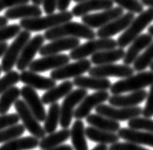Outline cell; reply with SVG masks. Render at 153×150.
I'll return each mask as SVG.
<instances>
[{
  "mask_svg": "<svg viewBox=\"0 0 153 150\" xmlns=\"http://www.w3.org/2000/svg\"><path fill=\"white\" fill-rule=\"evenodd\" d=\"M152 84L153 71H141L112 84L110 92L113 95H119L125 92L139 91Z\"/></svg>",
  "mask_w": 153,
  "mask_h": 150,
  "instance_id": "cell-3",
  "label": "cell"
},
{
  "mask_svg": "<svg viewBox=\"0 0 153 150\" xmlns=\"http://www.w3.org/2000/svg\"><path fill=\"white\" fill-rule=\"evenodd\" d=\"M7 24H8V19L5 16H0V28L7 26Z\"/></svg>",
  "mask_w": 153,
  "mask_h": 150,
  "instance_id": "cell-51",
  "label": "cell"
},
{
  "mask_svg": "<svg viewBox=\"0 0 153 150\" xmlns=\"http://www.w3.org/2000/svg\"><path fill=\"white\" fill-rule=\"evenodd\" d=\"M42 5L47 15L54 13L57 10V0H42Z\"/></svg>",
  "mask_w": 153,
  "mask_h": 150,
  "instance_id": "cell-45",
  "label": "cell"
},
{
  "mask_svg": "<svg viewBox=\"0 0 153 150\" xmlns=\"http://www.w3.org/2000/svg\"><path fill=\"white\" fill-rule=\"evenodd\" d=\"M1 72H2V67L0 65V74H1Z\"/></svg>",
  "mask_w": 153,
  "mask_h": 150,
  "instance_id": "cell-56",
  "label": "cell"
},
{
  "mask_svg": "<svg viewBox=\"0 0 153 150\" xmlns=\"http://www.w3.org/2000/svg\"><path fill=\"white\" fill-rule=\"evenodd\" d=\"M14 108L16 110V114L19 116V119L23 122V125L30 133L31 136L37 139H43L46 137L47 133L44 127L41 126L39 121L36 119L24 100L19 99L14 104Z\"/></svg>",
  "mask_w": 153,
  "mask_h": 150,
  "instance_id": "cell-7",
  "label": "cell"
},
{
  "mask_svg": "<svg viewBox=\"0 0 153 150\" xmlns=\"http://www.w3.org/2000/svg\"><path fill=\"white\" fill-rule=\"evenodd\" d=\"M8 44L6 42H3V43H0V58L3 57V55L5 54L7 49H8Z\"/></svg>",
  "mask_w": 153,
  "mask_h": 150,
  "instance_id": "cell-48",
  "label": "cell"
},
{
  "mask_svg": "<svg viewBox=\"0 0 153 150\" xmlns=\"http://www.w3.org/2000/svg\"><path fill=\"white\" fill-rule=\"evenodd\" d=\"M117 134L126 142L136 143L139 146L144 144V146L153 147V133L151 132L134 130L129 127H124L121 128Z\"/></svg>",
  "mask_w": 153,
  "mask_h": 150,
  "instance_id": "cell-24",
  "label": "cell"
},
{
  "mask_svg": "<svg viewBox=\"0 0 153 150\" xmlns=\"http://www.w3.org/2000/svg\"><path fill=\"white\" fill-rule=\"evenodd\" d=\"M143 115L146 118H150L153 116V84L150 85V89L147 93L146 103L145 108L143 109Z\"/></svg>",
  "mask_w": 153,
  "mask_h": 150,
  "instance_id": "cell-43",
  "label": "cell"
},
{
  "mask_svg": "<svg viewBox=\"0 0 153 150\" xmlns=\"http://www.w3.org/2000/svg\"><path fill=\"white\" fill-rule=\"evenodd\" d=\"M21 97L27 104L29 108L39 122H45L47 112L44 108V104L42 99L36 92V90L29 85H24L21 88Z\"/></svg>",
  "mask_w": 153,
  "mask_h": 150,
  "instance_id": "cell-16",
  "label": "cell"
},
{
  "mask_svg": "<svg viewBox=\"0 0 153 150\" xmlns=\"http://www.w3.org/2000/svg\"><path fill=\"white\" fill-rule=\"evenodd\" d=\"M134 68L128 65H117V64H108V65L96 66L88 71V74L92 77L108 78L118 77L128 78L134 74Z\"/></svg>",
  "mask_w": 153,
  "mask_h": 150,
  "instance_id": "cell-11",
  "label": "cell"
},
{
  "mask_svg": "<svg viewBox=\"0 0 153 150\" xmlns=\"http://www.w3.org/2000/svg\"><path fill=\"white\" fill-rule=\"evenodd\" d=\"M108 150H149L146 149L143 146H139V144L132 143L129 142H126V143H116L111 144Z\"/></svg>",
  "mask_w": 153,
  "mask_h": 150,
  "instance_id": "cell-42",
  "label": "cell"
},
{
  "mask_svg": "<svg viewBox=\"0 0 153 150\" xmlns=\"http://www.w3.org/2000/svg\"><path fill=\"white\" fill-rule=\"evenodd\" d=\"M25 129V126L19 124L5 128L0 131V143H5L20 138L24 134Z\"/></svg>",
  "mask_w": 153,
  "mask_h": 150,
  "instance_id": "cell-36",
  "label": "cell"
},
{
  "mask_svg": "<svg viewBox=\"0 0 153 150\" xmlns=\"http://www.w3.org/2000/svg\"><path fill=\"white\" fill-rule=\"evenodd\" d=\"M123 14H125L124 10L120 7H116L98 13L87 14L82 17V23L91 29H100L116 18L122 16Z\"/></svg>",
  "mask_w": 153,
  "mask_h": 150,
  "instance_id": "cell-13",
  "label": "cell"
},
{
  "mask_svg": "<svg viewBox=\"0 0 153 150\" xmlns=\"http://www.w3.org/2000/svg\"><path fill=\"white\" fill-rule=\"evenodd\" d=\"M87 123L95 128L105 131H109V132H118L121 129V125L118 122L113 121L109 118H107L105 116L99 115V114H89L87 118Z\"/></svg>",
  "mask_w": 153,
  "mask_h": 150,
  "instance_id": "cell-30",
  "label": "cell"
},
{
  "mask_svg": "<svg viewBox=\"0 0 153 150\" xmlns=\"http://www.w3.org/2000/svg\"><path fill=\"white\" fill-rule=\"evenodd\" d=\"M134 18V13H126L122 16L116 18L105 26L100 28L96 33V35L99 38H110L111 36L116 35L121 31H125Z\"/></svg>",
  "mask_w": 153,
  "mask_h": 150,
  "instance_id": "cell-17",
  "label": "cell"
},
{
  "mask_svg": "<svg viewBox=\"0 0 153 150\" xmlns=\"http://www.w3.org/2000/svg\"><path fill=\"white\" fill-rule=\"evenodd\" d=\"M112 0H86L80 3H77L73 7L71 13L75 17H83L88 14L91 12L95 10H105L113 8Z\"/></svg>",
  "mask_w": 153,
  "mask_h": 150,
  "instance_id": "cell-20",
  "label": "cell"
},
{
  "mask_svg": "<svg viewBox=\"0 0 153 150\" xmlns=\"http://www.w3.org/2000/svg\"><path fill=\"white\" fill-rule=\"evenodd\" d=\"M74 2L76 3H80V2H83V1H86V0H73Z\"/></svg>",
  "mask_w": 153,
  "mask_h": 150,
  "instance_id": "cell-54",
  "label": "cell"
},
{
  "mask_svg": "<svg viewBox=\"0 0 153 150\" xmlns=\"http://www.w3.org/2000/svg\"><path fill=\"white\" fill-rule=\"evenodd\" d=\"M74 17L71 12L65 10L58 13L48 14L47 16H40L36 18H28L21 19L19 25L21 28L28 31H41V30H49L53 29L57 26L70 22Z\"/></svg>",
  "mask_w": 153,
  "mask_h": 150,
  "instance_id": "cell-2",
  "label": "cell"
},
{
  "mask_svg": "<svg viewBox=\"0 0 153 150\" xmlns=\"http://www.w3.org/2000/svg\"><path fill=\"white\" fill-rule=\"evenodd\" d=\"M21 26L18 24H13V25H7L5 27L0 28V43L6 42L12 38L16 37L21 31Z\"/></svg>",
  "mask_w": 153,
  "mask_h": 150,
  "instance_id": "cell-40",
  "label": "cell"
},
{
  "mask_svg": "<svg viewBox=\"0 0 153 150\" xmlns=\"http://www.w3.org/2000/svg\"><path fill=\"white\" fill-rule=\"evenodd\" d=\"M21 96V88L17 87H13L7 91L0 95V115L8 114L7 112L19 100Z\"/></svg>",
  "mask_w": 153,
  "mask_h": 150,
  "instance_id": "cell-34",
  "label": "cell"
},
{
  "mask_svg": "<svg viewBox=\"0 0 153 150\" xmlns=\"http://www.w3.org/2000/svg\"><path fill=\"white\" fill-rule=\"evenodd\" d=\"M149 33L153 37V25L150 26V27H149Z\"/></svg>",
  "mask_w": 153,
  "mask_h": 150,
  "instance_id": "cell-53",
  "label": "cell"
},
{
  "mask_svg": "<svg viewBox=\"0 0 153 150\" xmlns=\"http://www.w3.org/2000/svg\"><path fill=\"white\" fill-rule=\"evenodd\" d=\"M30 40V33L28 30H22L21 33L15 37L2 57V71L9 72L13 69L14 66H16V63L21 55L23 49L26 44Z\"/></svg>",
  "mask_w": 153,
  "mask_h": 150,
  "instance_id": "cell-6",
  "label": "cell"
},
{
  "mask_svg": "<svg viewBox=\"0 0 153 150\" xmlns=\"http://www.w3.org/2000/svg\"><path fill=\"white\" fill-rule=\"evenodd\" d=\"M30 0H0V12L5 9H10L19 5L28 4Z\"/></svg>",
  "mask_w": 153,
  "mask_h": 150,
  "instance_id": "cell-44",
  "label": "cell"
},
{
  "mask_svg": "<svg viewBox=\"0 0 153 150\" xmlns=\"http://www.w3.org/2000/svg\"><path fill=\"white\" fill-rule=\"evenodd\" d=\"M126 51L124 50V49H121V48H116V49L113 50H102L91 55V62L96 66L108 65V64H113L115 62L123 60Z\"/></svg>",
  "mask_w": 153,
  "mask_h": 150,
  "instance_id": "cell-27",
  "label": "cell"
},
{
  "mask_svg": "<svg viewBox=\"0 0 153 150\" xmlns=\"http://www.w3.org/2000/svg\"><path fill=\"white\" fill-rule=\"evenodd\" d=\"M45 40L46 39L44 35L42 34H37L30 38V40L26 44L16 63V68L18 71H26V68L30 67V64L33 62V58L36 53L39 52L41 48L44 46Z\"/></svg>",
  "mask_w": 153,
  "mask_h": 150,
  "instance_id": "cell-12",
  "label": "cell"
},
{
  "mask_svg": "<svg viewBox=\"0 0 153 150\" xmlns=\"http://www.w3.org/2000/svg\"><path fill=\"white\" fill-rule=\"evenodd\" d=\"M109 97L110 96L108 91H96L91 95H88L78 105L73 117L76 120H82L84 118H87L91 114L93 108H96L98 105H102L104 102L108 100Z\"/></svg>",
  "mask_w": 153,
  "mask_h": 150,
  "instance_id": "cell-14",
  "label": "cell"
},
{
  "mask_svg": "<svg viewBox=\"0 0 153 150\" xmlns=\"http://www.w3.org/2000/svg\"><path fill=\"white\" fill-rule=\"evenodd\" d=\"M91 68V62L88 59H82L77 62L67 64L57 69H54L51 72V78L54 81L66 80L70 78H76L82 76V74L88 72Z\"/></svg>",
  "mask_w": 153,
  "mask_h": 150,
  "instance_id": "cell-10",
  "label": "cell"
},
{
  "mask_svg": "<svg viewBox=\"0 0 153 150\" xmlns=\"http://www.w3.org/2000/svg\"><path fill=\"white\" fill-rule=\"evenodd\" d=\"M20 82L38 90H50L56 87V81L51 77H45L30 71H24L20 74Z\"/></svg>",
  "mask_w": 153,
  "mask_h": 150,
  "instance_id": "cell-19",
  "label": "cell"
},
{
  "mask_svg": "<svg viewBox=\"0 0 153 150\" xmlns=\"http://www.w3.org/2000/svg\"><path fill=\"white\" fill-rule=\"evenodd\" d=\"M46 150H74V149H73V147H71L70 144H62V146H60L46 149Z\"/></svg>",
  "mask_w": 153,
  "mask_h": 150,
  "instance_id": "cell-47",
  "label": "cell"
},
{
  "mask_svg": "<svg viewBox=\"0 0 153 150\" xmlns=\"http://www.w3.org/2000/svg\"><path fill=\"white\" fill-rule=\"evenodd\" d=\"M147 92L145 89L131 92L128 95H112L108 99V103L115 108H134L146 99Z\"/></svg>",
  "mask_w": 153,
  "mask_h": 150,
  "instance_id": "cell-21",
  "label": "cell"
},
{
  "mask_svg": "<svg viewBox=\"0 0 153 150\" xmlns=\"http://www.w3.org/2000/svg\"><path fill=\"white\" fill-rule=\"evenodd\" d=\"M149 68H150V71H153V63L151 64V65H150V67H149Z\"/></svg>",
  "mask_w": 153,
  "mask_h": 150,
  "instance_id": "cell-55",
  "label": "cell"
},
{
  "mask_svg": "<svg viewBox=\"0 0 153 150\" xmlns=\"http://www.w3.org/2000/svg\"><path fill=\"white\" fill-rule=\"evenodd\" d=\"M86 136L91 141L100 144H113L118 143L120 139L115 132L101 130L93 126L86 127Z\"/></svg>",
  "mask_w": 153,
  "mask_h": 150,
  "instance_id": "cell-28",
  "label": "cell"
},
{
  "mask_svg": "<svg viewBox=\"0 0 153 150\" xmlns=\"http://www.w3.org/2000/svg\"><path fill=\"white\" fill-rule=\"evenodd\" d=\"M112 1L117 4L118 7L128 10V13L140 14L144 12V5L139 0H112Z\"/></svg>",
  "mask_w": 153,
  "mask_h": 150,
  "instance_id": "cell-39",
  "label": "cell"
},
{
  "mask_svg": "<svg viewBox=\"0 0 153 150\" xmlns=\"http://www.w3.org/2000/svg\"><path fill=\"white\" fill-rule=\"evenodd\" d=\"M39 139L33 136H26L5 143L0 146V150H31L39 146Z\"/></svg>",
  "mask_w": 153,
  "mask_h": 150,
  "instance_id": "cell-32",
  "label": "cell"
},
{
  "mask_svg": "<svg viewBox=\"0 0 153 150\" xmlns=\"http://www.w3.org/2000/svg\"><path fill=\"white\" fill-rule=\"evenodd\" d=\"M116 47H118L117 41L111 38L88 40V42L78 46L76 49L72 50L70 53V58L77 61L82 60V59H86L88 56L93 55L99 51L116 49Z\"/></svg>",
  "mask_w": 153,
  "mask_h": 150,
  "instance_id": "cell-5",
  "label": "cell"
},
{
  "mask_svg": "<svg viewBox=\"0 0 153 150\" xmlns=\"http://www.w3.org/2000/svg\"><path fill=\"white\" fill-rule=\"evenodd\" d=\"M73 85L78 88L92 89L96 91H107L111 88V82L108 78H99L92 76H79L73 79Z\"/></svg>",
  "mask_w": 153,
  "mask_h": 150,
  "instance_id": "cell-25",
  "label": "cell"
},
{
  "mask_svg": "<svg viewBox=\"0 0 153 150\" xmlns=\"http://www.w3.org/2000/svg\"><path fill=\"white\" fill-rule=\"evenodd\" d=\"M61 118V105L54 103L50 105L48 113L46 116L44 129L47 134L54 133L58 124H60Z\"/></svg>",
  "mask_w": 153,
  "mask_h": 150,
  "instance_id": "cell-33",
  "label": "cell"
},
{
  "mask_svg": "<svg viewBox=\"0 0 153 150\" xmlns=\"http://www.w3.org/2000/svg\"><path fill=\"white\" fill-rule=\"evenodd\" d=\"M18 82H20V74L17 71H10L7 72L2 78H0V95L14 87Z\"/></svg>",
  "mask_w": 153,
  "mask_h": 150,
  "instance_id": "cell-38",
  "label": "cell"
},
{
  "mask_svg": "<svg viewBox=\"0 0 153 150\" xmlns=\"http://www.w3.org/2000/svg\"><path fill=\"white\" fill-rule=\"evenodd\" d=\"M71 0H57V10L60 12H65L70 7Z\"/></svg>",
  "mask_w": 153,
  "mask_h": 150,
  "instance_id": "cell-46",
  "label": "cell"
},
{
  "mask_svg": "<svg viewBox=\"0 0 153 150\" xmlns=\"http://www.w3.org/2000/svg\"><path fill=\"white\" fill-rule=\"evenodd\" d=\"M152 63H153V42L136 59V61L133 63V68L134 71L138 72L145 71V69L150 67Z\"/></svg>",
  "mask_w": 153,
  "mask_h": 150,
  "instance_id": "cell-35",
  "label": "cell"
},
{
  "mask_svg": "<svg viewBox=\"0 0 153 150\" xmlns=\"http://www.w3.org/2000/svg\"><path fill=\"white\" fill-rule=\"evenodd\" d=\"M96 36V33L93 31L91 28H89V27H88L85 24L73 22V21H70V22L57 26L53 29L46 30L44 33L45 39L49 41H53L59 38H65V37H73V38L78 39L81 38L92 40L95 39Z\"/></svg>",
  "mask_w": 153,
  "mask_h": 150,
  "instance_id": "cell-1",
  "label": "cell"
},
{
  "mask_svg": "<svg viewBox=\"0 0 153 150\" xmlns=\"http://www.w3.org/2000/svg\"><path fill=\"white\" fill-rule=\"evenodd\" d=\"M33 4L37 5V6H40V4H42V0H30Z\"/></svg>",
  "mask_w": 153,
  "mask_h": 150,
  "instance_id": "cell-52",
  "label": "cell"
},
{
  "mask_svg": "<svg viewBox=\"0 0 153 150\" xmlns=\"http://www.w3.org/2000/svg\"><path fill=\"white\" fill-rule=\"evenodd\" d=\"M19 116L16 113H10L0 115V131L9 126H12L18 124Z\"/></svg>",
  "mask_w": 153,
  "mask_h": 150,
  "instance_id": "cell-41",
  "label": "cell"
},
{
  "mask_svg": "<svg viewBox=\"0 0 153 150\" xmlns=\"http://www.w3.org/2000/svg\"><path fill=\"white\" fill-rule=\"evenodd\" d=\"M96 113L99 115L109 118L113 121H129L143 114V108L140 106L134 108H115L108 105H100L95 108Z\"/></svg>",
  "mask_w": 153,
  "mask_h": 150,
  "instance_id": "cell-9",
  "label": "cell"
},
{
  "mask_svg": "<svg viewBox=\"0 0 153 150\" xmlns=\"http://www.w3.org/2000/svg\"><path fill=\"white\" fill-rule=\"evenodd\" d=\"M128 126L134 130H144L153 133V120L146 117H136L128 121Z\"/></svg>",
  "mask_w": 153,
  "mask_h": 150,
  "instance_id": "cell-37",
  "label": "cell"
},
{
  "mask_svg": "<svg viewBox=\"0 0 153 150\" xmlns=\"http://www.w3.org/2000/svg\"><path fill=\"white\" fill-rule=\"evenodd\" d=\"M141 2L144 6H146L149 8H153V0H141Z\"/></svg>",
  "mask_w": 153,
  "mask_h": 150,
  "instance_id": "cell-49",
  "label": "cell"
},
{
  "mask_svg": "<svg viewBox=\"0 0 153 150\" xmlns=\"http://www.w3.org/2000/svg\"><path fill=\"white\" fill-rule=\"evenodd\" d=\"M73 83L71 81H65L61 83L60 85L52 88L51 89L48 90L42 96V102L44 105H52L54 103H57L58 100L61 98H65L68 96L73 88Z\"/></svg>",
  "mask_w": 153,
  "mask_h": 150,
  "instance_id": "cell-26",
  "label": "cell"
},
{
  "mask_svg": "<svg viewBox=\"0 0 153 150\" xmlns=\"http://www.w3.org/2000/svg\"><path fill=\"white\" fill-rule=\"evenodd\" d=\"M153 21V8H149L138 16L135 17L131 24L117 40V45L121 49L128 47L137 37H139L147 26Z\"/></svg>",
  "mask_w": 153,
  "mask_h": 150,
  "instance_id": "cell-4",
  "label": "cell"
},
{
  "mask_svg": "<svg viewBox=\"0 0 153 150\" xmlns=\"http://www.w3.org/2000/svg\"><path fill=\"white\" fill-rule=\"evenodd\" d=\"M80 46V39L73 37H65L51 41L49 44L44 45L39 51L41 56H48L59 54L60 52L65 50H72Z\"/></svg>",
  "mask_w": 153,
  "mask_h": 150,
  "instance_id": "cell-18",
  "label": "cell"
},
{
  "mask_svg": "<svg viewBox=\"0 0 153 150\" xmlns=\"http://www.w3.org/2000/svg\"><path fill=\"white\" fill-rule=\"evenodd\" d=\"M88 96V89L77 88L64 98L61 104V118L60 125L63 128H68L71 126V120L74 115L75 106Z\"/></svg>",
  "mask_w": 153,
  "mask_h": 150,
  "instance_id": "cell-8",
  "label": "cell"
},
{
  "mask_svg": "<svg viewBox=\"0 0 153 150\" xmlns=\"http://www.w3.org/2000/svg\"><path fill=\"white\" fill-rule=\"evenodd\" d=\"M71 58L70 55L67 54H54V55H48L43 56L39 59L33 60L30 64L29 68L30 71L33 72H44L51 69H57L63 66L67 65L70 62Z\"/></svg>",
  "mask_w": 153,
  "mask_h": 150,
  "instance_id": "cell-15",
  "label": "cell"
},
{
  "mask_svg": "<svg viewBox=\"0 0 153 150\" xmlns=\"http://www.w3.org/2000/svg\"><path fill=\"white\" fill-rule=\"evenodd\" d=\"M86 127L82 120H76L71 126V139L74 150H88L86 139Z\"/></svg>",
  "mask_w": 153,
  "mask_h": 150,
  "instance_id": "cell-29",
  "label": "cell"
},
{
  "mask_svg": "<svg viewBox=\"0 0 153 150\" xmlns=\"http://www.w3.org/2000/svg\"><path fill=\"white\" fill-rule=\"evenodd\" d=\"M70 137H71V130L68 128H63L60 131L49 134L48 136L41 139L39 143V147L42 150H46V149L60 146H62L63 143L68 141Z\"/></svg>",
  "mask_w": 153,
  "mask_h": 150,
  "instance_id": "cell-31",
  "label": "cell"
},
{
  "mask_svg": "<svg viewBox=\"0 0 153 150\" xmlns=\"http://www.w3.org/2000/svg\"><path fill=\"white\" fill-rule=\"evenodd\" d=\"M152 42L153 37L149 33H144L141 34L139 37H137L130 44L128 50L126 51L125 57L123 59L125 65L130 66L131 64H133L136 61V59L140 56L141 51L146 49Z\"/></svg>",
  "mask_w": 153,
  "mask_h": 150,
  "instance_id": "cell-22",
  "label": "cell"
},
{
  "mask_svg": "<svg viewBox=\"0 0 153 150\" xmlns=\"http://www.w3.org/2000/svg\"><path fill=\"white\" fill-rule=\"evenodd\" d=\"M91 150H108V147L107 146V144H98Z\"/></svg>",
  "mask_w": 153,
  "mask_h": 150,
  "instance_id": "cell-50",
  "label": "cell"
},
{
  "mask_svg": "<svg viewBox=\"0 0 153 150\" xmlns=\"http://www.w3.org/2000/svg\"><path fill=\"white\" fill-rule=\"evenodd\" d=\"M42 15V10L37 5H19V6L10 8L7 10L4 13V16L8 20L15 19H28V18H36Z\"/></svg>",
  "mask_w": 153,
  "mask_h": 150,
  "instance_id": "cell-23",
  "label": "cell"
}]
</instances>
